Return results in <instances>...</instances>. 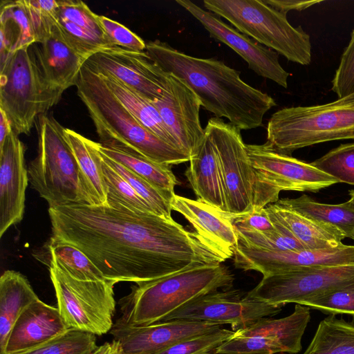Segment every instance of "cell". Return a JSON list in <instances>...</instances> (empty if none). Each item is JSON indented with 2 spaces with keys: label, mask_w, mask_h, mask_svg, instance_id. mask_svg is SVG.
<instances>
[{
  "label": "cell",
  "mask_w": 354,
  "mask_h": 354,
  "mask_svg": "<svg viewBox=\"0 0 354 354\" xmlns=\"http://www.w3.org/2000/svg\"><path fill=\"white\" fill-rule=\"evenodd\" d=\"M145 52L163 71L189 86L207 111L240 130L261 127L265 114L277 105L221 61L185 54L158 39L147 42Z\"/></svg>",
  "instance_id": "7a4b0ae2"
},
{
  "label": "cell",
  "mask_w": 354,
  "mask_h": 354,
  "mask_svg": "<svg viewBox=\"0 0 354 354\" xmlns=\"http://www.w3.org/2000/svg\"><path fill=\"white\" fill-rule=\"evenodd\" d=\"M205 129L216 153L227 212L234 216L252 212L256 179L241 130L216 117Z\"/></svg>",
  "instance_id": "8fae6325"
},
{
  "label": "cell",
  "mask_w": 354,
  "mask_h": 354,
  "mask_svg": "<svg viewBox=\"0 0 354 354\" xmlns=\"http://www.w3.org/2000/svg\"><path fill=\"white\" fill-rule=\"evenodd\" d=\"M91 354H125L120 344L113 339L111 342H105L97 346Z\"/></svg>",
  "instance_id": "c3c4849f"
},
{
  "label": "cell",
  "mask_w": 354,
  "mask_h": 354,
  "mask_svg": "<svg viewBox=\"0 0 354 354\" xmlns=\"http://www.w3.org/2000/svg\"><path fill=\"white\" fill-rule=\"evenodd\" d=\"M176 2L196 18L209 35L229 46L248 64L249 68L262 77L287 88L290 74L281 66L279 54L225 23L219 16L205 10L192 1Z\"/></svg>",
  "instance_id": "5bb4252c"
},
{
  "label": "cell",
  "mask_w": 354,
  "mask_h": 354,
  "mask_svg": "<svg viewBox=\"0 0 354 354\" xmlns=\"http://www.w3.org/2000/svg\"><path fill=\"white\" fill-rule=\"evenodd\" d=\"M300 305L315 308L325 314L354 315V289L340 290L319 295Z\"/></svg>",
  "instance_id": "7bdbcfd3"
},
{
  "label": "cell",
  "mask_w": 354,
  "mask_h": 354,
  "mask_svg": "<svg viewBox=\"0 0 354 354\" xmlns=\"http://www.w3.org/2000/svg\"><path fill=\"white\" fill-rule=\"evenodd\" d=\"M100 75L116 97L142 127L160 139L181 151L176 140L165 126L158 109L151 100L114 77Z\"/></svg>",
  "instance_id": "f1b7e54d"
},
{
  "label": "cell",
  "mask_w": 354,
  "mask_h": 354,
  "mask_svg": "<svg viewBox=\"0 0 354 354\" xmlns=\"http://www.w3.org/2000/svg\"><path fill=\"white\" fill-rule=\"evenodd\" d=\"M75 86L102 145L131 149L153 162L169 167L189 161V156L142 127L116 97L102 77L86 63L80 71Z\"/></svg>",
  "instance_id": "3957f363"
},
{
  "label": "cell",
  "mask_w": 354,
  "mask_h": 354,
  "mask_svg": "<svg viewBox=\"0 0 354 354\" xmlns=\"http://www.w3.org/2000/svg\"><path fill=\"white\" fill-rule=\"evenodd\" d=\"M234 265L243 270H254L263 276L310 267L354 265V245L336 248L274 252L238 243Z\"/></svg>",
  "instance_id": "9a60e30c"
},
{
  "label": "cell",
  "mask_w": 354,
  "mask_h": 354,
  "mask_svg": "<svg viewBox=\"0 0 354 354\" xmlns=\"http://www.w3.org/2000/svg\"><path fill=\"white\" fill-rule=\"evenodd\" d=\"M350 199L348 201L350 205L354 209V189L349 191Z\"/></svg>",
  "instance_id": "f907efd6"
},
{
  "label": "cell",
  "mask_w": 354,
  "mask_h": 354,
  "mask_svg": "<svg viewBox=\"0 0 354 354\" xmlns=\"http://www.w3.org/2000/svg\"><path fill=\"white\" fill-rule=\"evenodd\" d=\"M309 219L333 226L351 238L354 233V209L348 201L336 205L317 202L306 194L295 198H281L277 201Z\"/></svg>",
  "instance_id": "4dcf8cb0"
},
{
  "label": "cell",
  "mask_w": 354,
  "mask_h": 354,
  "mask_svg": "<svg viewBox=\"0 0 354 354\" xmlns=\"http://www.w3.org/2000/svg\"><path fill=\"white\" fill-rule=\"evenodd\" d=\"M339 140H354V93L324 104L281 109L267 125V142L287 155Z\"/></svg>",
  "instance_id": "8992f818"
},
{
  "label": "cell",
  "mask_w": 354,
  "mask_h": 354,
  "mask_svg": "<svg viewBox=\"0 0 354 354\" xmlns=\"http://www.w3.org/2000/svg\"><path fill=\"white\" fill-rule=\"evenodd\" d=\"M97 347L95 335L69 328L63 334L21 354H91Z\"/></svg>",
  "instance_id": "e575fe53"
},
{
  "label": "cell",
  "mask_w": 354,
  "mask_h": 354,
  "mask_svg": "<svg viewBox=\"0 0 354 354\" xmlns=\"http://www.w3.org/2000/svg\"><path fill=\"white\" fill-rule=\"evenodd\" d=\"M39 297L27 278L8 270L0 277V354H2L17 319Z\"/></svg>",
  "instance_id": "4316f807"
},
{
  "label": "cell",
  "mask_w": 354,
  "mask_h": 354,
  "mask_svg": "<svg viewBox=\"0 0 354 354\" xmlns=\"http://www.w3.org/2000/svg\"><path fill=\"white\" fill-rule=\"evenodd\" d=\"M64 134L88 185L92 205H108V187L96 142L71 129L65 128Z\"/></svg>",
  "instance_id": "f546056e"
},
{
  "label": "cell",
  "mask_w": 354,
  "mask_h": 354,
  "mask_svg": "<svg viewBox=\"0 0 354 354\" xmlns=\"http://www.w3.org/2000/svg\"><path fill=\"white\" fill-rule=\"evenodd\" d=\"M310 164L338 183L354 185V142L340 145Z\"/></svg>",
  "instance_id": "d590c367"
},
{
  "label": "cell",
  "mask_w": 354,
  "mask_h": 354,
  "mask_svg": "<svg viewBox=\"0 0 354 354\" xmlns=\"http://www.w3.org/2000/svg\"><path fill=\"white\" fill-rule=\"evenodd\" d=\"M58 17L87 29L111 43L99 21L98 15L84 2L80 0H58Z\"/></svg>",
  "instance_id": "b9f144b4"
},
{
  "label": "cell",
  "mask_w": 354,
  "mask_h": 354,
  "mask_svg": "<svg viewBox=\"0 0 354 354\" xmlns=\"http://www.w3.org/2000/svg\"><path fill=\"white\" fill-rule=\"evenodd\" d=\"M12 129L10 123L3 110L0 109V149Z\"/></svg>",
  "instance_id": "681fc988"
},
{
  "label": "cell",
  "mask_w": 354,
  "mask_h": 354,
  "mask_svg": "<svg viewBox=\"0 0 354 354\" xmlns=\"http://www.w3.org/2000/svg\"><path fill=\"white\" fill-rule=\"evenodd\" d=\"M37 120V155L28 168L31 187L49 207L71 203L92 205L88 185L65 136V128L46 113Z\"/></svg>",
  "instance_id": "5b68a950"
},
{
  "label": "cell",
  "mask_w": 354,
  "mask_h": 354,
  "mask_svg": "<svg viewBox=\"0 0 354 354\" xmlns=\"http://www.w3.org/2000/svg\"><path fill=\"white\" fill-rule=\"evenodd\" d=\"M223 326L183 319L161 321L146 326L115 323L110 333L125 354H156L178 342L218 330Z\"/></svg>",
  "instance_id": "d6986e66"
},
{
  "label": "cell",
  "mask_w": 354,
  "mask_h": 354,
  "mask_svg": "<svg viewBox=\"0 0 354 354\" xmlns=\"http://www.w3.org/2000/svg\"><path fill=\"white\" fill-rule=\"evenodd\" d=\"M167 74L161 97L151 102L180 149L191 158L197 152L205 136L199 117L201 104L181 80Z\"/></svg>",
  "instance_id": "e0dca14e"
},
{
  "label": "cell",
  "mask_w": 354,
  "mask_h": 354,
  "mask_svg": "<svg viewBox=\"0 0 354 354\" xmlns=\"http://www.w3.org/2000/svg\"><path fill=\"white\" fill-rule=\"evenodd\" d=\"M107 204L71 203L48 211L50 239L80 249L108 281L138 283L225 261L173 218L134 211L109 197Z\"/></svg>",
  "instance_id": "6da1fadb"
},
{
  "label": "cell",
  "mask_w": 354,
  "mask_h": 354,
  "mask_svg": "<svg viewBox=\"0 0 354 354\" xmlns=\"http://www.w3.org/2000/svg\"><path fill=\"white\" fill-rule=\"evenodd\" d=\"M275 230L270 232H254L236 229L239 243L248 247L274 252L297 251L307 249L266 207Z\"/></svg>",
  "instance_id": "836d02e7"
},
{
  "label": "cell",
  "mask_w": 354,
  "mask_h": 354,
  "mask_svg": "<svg viewBox=\"0 0 354 354\" xmlns=\"http://www.w3.org/2000/svg\"><path fill=\"white\" fill-rule=\"evenodd\" d=\"M282 306L243 296L238 290H216L197 297L168 315L162 321L183 319L230 324L233 331L246 328L264 317L279 314Z\"/></svg>",
  "instance_id": "4fadbf2b"
},
{
  "label": "cell",
  "mask_w": 354,
  "mask_h": 354,
  "mask_svg": "<svg viewBox=\"0 0 354 354\" xmlns=\"http://www.w3.org/2000/svg\"><path fill=\"white\" fill-rule=\"evenodd\" d=\"M310 319V308L296 304L290 315L260 319L249 327L235 331V335L266 337L279 344L285 353L295 354L302 348L301 338Z\"/></svg>",
  "instance_id": "d4e9b609"
},
{
  "label": "cell",
  "mask_w": 354,
  "mask_h": 354,
  "mask_svg": "<svg viewBox=\"0 0 354 354\" xmlns=\"http://www.w3.org/2000/svg\"><path fill=\"white\" fill-rule=\"evenodd\" d=\"M25 147L12 129L0 149V237L24 216L28 169Z\"/></svg>",
  "instance_id": "ffe728a7"
},
{
  "label": "cell",
  "mask_w": 354,
  "mask_h": 354,
  "mask_svg": "<svg viewBox=\"0 0 354 354\" xmlns=\"http://www.w3.org/2000/svg\"><path fill=\"white\" fill-rule=\"evenodd\" d=\"M47 249L49 265H55L72 277L81 281L106 280L87 256L74 245L50 239Z\"/></svg>",
  "instance_id": "d6a6232c"
},
{
  "label": "cell",
  "mask_w": 354,
  "mask_h": 354,
  "mask_svg": "<svg viewBox=\"0 0 354 354\" xmlns=\"http://www.w3.org/2000/svg\"><path fill=\"white\" fill-rule=\"evenodd\" d=\"M85 63L100 74L114 77L151 101L161 97L168 76L145 51L118 46L98 52Z\"/></svg>",
  "instance_id": "2e32d148"
},
{
  "label": "cell",
  "mask_w": 354,
  "mask_h": 354,
  "mask_svg": "<svg viewBox=\"0 0 354 354\" xmlns=\"http://www.w3.org/2000/svg\"><path fill=\"white\" fill-rule=\"evenodd\" d=\"M351 239H353V240H354V233H353V234L352 235V236H351Z\"/></svg>",
  "instance_id": "816d5d0a"
},
{
  "label": "cell",
  "mask_w": 354,
  "mask_h": 354,
  "mask_svg": "<svg viewBox=\"0 0 354 354\" xmlns=\"http://www.w3.org/2000/svg\"><path fill=\"white\" fill-rule=\"evenodd\" d=\"M69 328L58 308L35 300L19 315L2 354H21L63 334Z\"/></svg>",
  "instance_id": "603a6c76"
},
{
  "label": "cell",
  "mask_w": 354,
  "mask_h": 354,
  "mask_svg": "<svg viewBox=\"0 0 354 354\" xmlns=\"http://www.w3.org/2000/svg\"><path fill=\"white\" fill-rule=\"evenodd\" d=\"M307 249L321 250L342 246L344 234L335 227L309 219L277 202L266 207Z\"/></svg>",
  "instance_id": "484cf974"
},
{
  "label": "cell",
  "mask_w": 354,
  "mask_h": 354,
  "mask_svg": "<svg viewBox=\"0 0 354 354\" xmlns=\"http://www.w3.org/2000/svg\"><path fill=\"white\" fill-rule=\"evenodd\" d=\"M203 5L235 28L288 60L301 65L311 62L310 35L301 26L293 27L287 14L263 0H204Z\"/></svg>",
  "instance_id": "52a82bcc"
},
{
  "label": "cell",
  "mask_w": 354,
  "mask_h": 354,
  "mask_svg": "<svg viewBox=\"0 0 354 354\" xmlns=\"http://www.w3.org/2000/svg\"><path fill=\"white\" fill-rule=\"evenodd\" d=\"M98 150L110 159L127 167L146 180L161 192L171 202L174 187L178 184L171 167L150 160L131 149L116 146H103L97 142Z\"/></svg>",
  "instance_id": "83f0119b"
},
{
  "label": "cell",
  "mask_w": 354,
  "mask_h": 354,
  "mask_svg": "<svg viewBox=\"0 0 354 354\" xmlns=\"http://www.w3.org/2000/svg\"><path fill=\"white\" fill-rule=\"evenodd\" d=\"M205 131V138L196 154L190 158L185 174L198 200L228 212L214 143Z\"/></svg>",
  "instance_id": "cb8c5ba5"
},
{
  "label": "cell",
  "mask_w": 354,
  "mask_h": 354,
  "mask_svg": "<svg viewBox=\"0 0 354 354\" xmlns=\"http://www.w3.org/2000/svg\"><path fill=\"white\" fill-rule=\"evenodd\" d=\"M245 147L256 179L253 211L276 203L281 191L317 192L338 183L310 163L276 151L268 142Z\"/></svg>",
  "instance_id": "ba28073f"
},
{
  "label": "cell",
  "mask_w": 354,
  "mask_h": 354,
  "mask_svg": "<svg viewBox=\"0 0 354 354\" xmlns=\"http://www.w3.org/2000/svg\"><path fill=\"white\" fill-rule=\"evenodd\" d=\"M30 52L44 88L54 106L66 89L75 86L86 60L67 41L57 20L48 36Z\"/></svg>",
  "instance_id": "ac0fdd59"
},
{
  "label": "cell",
  "mask_w": 354,
  "mask_h": 354,
  "mask_svg": "<svg viewBox=\"0 0 354 354\" xmlns=\"http://www.w3.org/2000/svg\"><path fill=\"white\" fill-rule=\"evenodd\" d=\"M29 48L14 52L0 68V109L18 136L29 134L38 116L53 106Z\"/></svg>",
  "instance_id": "30bf717a"
},
{
  "label": "cell",
  "mask_w": 354,
  "mask_h": 354,
  "mask_svg": "<svg viewBox=\"0 0 354 354\" xmlns=\"http://www.w3.org/2000/svg\"><path fill=\"white\" fill-rule=\"evenodd\" d=\"M285 353L282 346L263 336L234 335L223 343L216 354H275Z\"/></svg>",
  "instance_id": "60d3db41"
},
{
  "label": "cell",
  "mask_w": 354,
  "mask_h": 354,
  "mask_svg": "<svg viewBox=\"0 0 354 354\" xmlns=\"http://www.w3.org/2000/svg\"><path fill=\"white\" fill-rule=\"evenodd\" d=\"M98 19L113 44L130 50L145 51L146 43L126 26L104 15H98Z\"/></svg>",
  "instance_id": "f6af8a7d"
},
{
  "label": "cell",
  "mask_w": 354,
  "mask_h": 354,
  "mask_svg": "<svg viewBox=\"0 0 354 354\" xmlns=\"http://www.w3.org/2000/svg\"><path fill=\"white\" fill-rule=\"evenodd\" d=\"M66 39L86 61L93 55L117 47L98 35L57 17Z\"/></svg>",
  "instance_id": "f35d334b"
},
{
  "label": "cell",
  "mask_w": 354,
  "mask_h": 354,
  "mask_svg": "<svg viewBox=\"0 0 354 354\" xmlns=\"http://www.w3.org/2000/svg\"><path fill=\"white\" fill-rule=\"evenodd\" d=\"M234 276L222 263L190 268L160 279L136 283L119 301L116 323L146 326L161 322L187 302L220 288L232 286Z\"/></svg>",
  "instance_id": "277c9868"
},
{
  "label": "cell",
  "mask_w": 354,
  "mask_h": 354,
  "mask_svg": "<svg viewBox=\"0 0 354 354\" xmlns=\"http://www.w3.org/2000/svg\"><path fill=\"white\" fill-rule=\"evenodd\" d=\"M272 8L287 14L290 10L301 11L323 1L263 0Z\"/></svg>",
  "instance_id": "7dc6e473"
},
{
  "label": "cell",
  "mask_w": 354,
  "mask_h": 354,
  "mask_svg": "<svg viewBox=\"0 0 354 354\" xmlns=\"http://www.w3.org/2000/svg\"><path fill=\"white\" fill-rule=\"evenodd\" d=\"M303 354H354V324L329 315L319 322Z\"/></svg>",
  "instance_id": "1f68e13d"
},
{
  "label": "cell",
  "mask_w": 354,
  "mask_h": 354,
  "mask_svg": "<svg viewBox=\"0 0 354 354\" xmlns=\"http://www.w3.org/2000/svg\"><path fill=\"white\" fill-rule=\"evenodd\" d=\"M0 62L11 54L35 43L50 34L53 23L33 9L27 0L1 1Z\"/></svg>",
  "instance_id": "7402d4cb"
},
{
  "label": "cell",
  "mask_w": 354,
  "mask_h": 354,
  "mask_svg": "<svg viewBox=\"0 0 354 354\" xmlns=\"http://www.w3.org/2000/svg\"><path fill=\"white\" fill-rule=\"evenodd\" d=\"M102 167L104 180L108 187L107 197L115 200L132 210L156 214L151 206L136 192L131 185L102 158Z\"/></svg>",
  "instance_id": "74e56055"
},
{
  "label": "cell",
  "mask_w": 354,
  "mask_h": 354,
  "mask_svg": "<svg viewBox=\"0 0 354 354\" xmlns=\"http://www.w3.org/2000/svg\"><path fill=\"white\" fill-rule=\"evenodd\" d=\"M171 207L184 216L203 241L224 261L234 256L239 243L234 215L198 199L176 194Z\"/></svg>",
  "instance_id": "44dd1931"
},
{
  "label": "cell",
  "mask_w": 354,
  "mask_h": 354,
  "mask_svg": "<svg viewBox=\"0 0 354 354\" xmlns=\"http://www.w3.org/2000/svg\"><path fill=\"white\" fill-rule=\"evenodd\" d=\"M348 289H354V265L303 268L263 276L246 297L283 306Z\"/></svg>",
  "instance_id": "7c38bea8"
},
{
  "label": "cell",
  "mask_w": 354,
  "mask_h": 354,
  "mask_svg": "<svg viewBox=\"0 0 354 354\" xmlns=\"http://www.w3.org/2000/svg\"><path fill=\"white\" fill-rule=\"evenodd\" d=\"M332 90L338 98L354 93V29L332 80Z\"/></svg>",
  "instance_id": "ee69618b"
},
{
  "label": "cell",
  "mask_w": 354,
  "mask_h": 354,
  "mask_svg": "<svg viewBox=\"0 0 354 354\" xmlns=\"http://www.w3.org/2000/svg\"><path fill=\"white\" fill-rule=\"evenodd\" d=\"M234 225L236 229L260 232L275 230V225L270 219L266 207L245 214L234 216Z\"/></svg>",
  "instance_id": "bcb514c9"
},
{
  "label": "cell",
  "mask_w": 354,
  "mask_h": 354,
  "mask_svg": "<svg viewBox=\"0 0 354 354\" xmlns=\"http://www.w3.org/2000/svg\"><path fill=\"white\" fill-rule=\"evenodd\" d=\"M234 334L235 331L221 328L178 342L156 354H216V349Z\"/></svg>",
  "instance_id": "ab89813d"
},
{
  "label": "cell",
  "mask_w": 354,
  "mask_h": 354,
  "mask_svg": "<svg viewBox=\"0 0 354 354\" xmlns=\"http://www.w3.org/2000/svg\"><path fill=\"white\" fill-rule=\"evenodd\" d=\"M99 152L102 159L131 185L136 192L151 206L157 215L166 218H172L171 216L172 210L171 203L161 192L127 167L110 159L100 151Z\"/></svg>",
  "instance_id": "8d00e7d4"
},
{
  "label": "cell",
  "mask_w": 354,
  "mask_h": 354,
  "mask_svg": "<svg viewBox=\"0 0 354 354\" xmlns=\"http://www.w3.org/2000/svg\"><path fill=\"white\" fill-rule=\"evenodd\" d=\"M48 266L57 308L67 326L95 335L110 332L115 310V283L77 280L53 264Z\"/></svg>",
  "instance_id": "9c48e42d"
}]
</instances>
